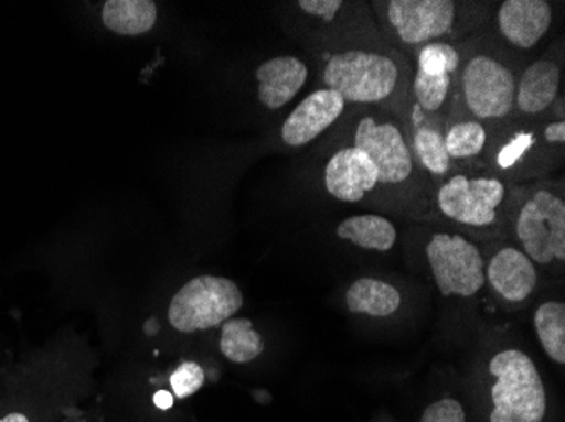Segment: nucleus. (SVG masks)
<instances>
[{"mask_svg": "<svg viewBox=\"0 0 565 422\" xmlns=\"http://www.w3.org/2000/svg\"><path fill=\"white\" fill-rule=\"evenodd\" d=\"M412 69L398 51L384 44H351L327 58L322 82L345 105L386 110L409 123Z\"/></svg>", "mask_w": 565, "mask_h": 422, "instance_id": "obj_3", "label": "nucleus"}, {"mask_svg": "<svg viewBox=\"0 0 565 422\" xmlns=\"http://www.w3.org/2000/svg\"><path fill=\"white\" fill-rule=\"evenodd\" d=\"M205 386V370L196 361H183L170 376V387L178 399L192 398Z\"/></svg>", "mask_w": 565, "mask_h": 422, "instance_id": "obj_27", "label": "nucleus"}, {"mask_svg": "<svg viewBox=\"0 0 565 422\" xmlns=\"http://www.w3.org/2000/svg\"><path fill=\"white\" fill-rule=\"evenodd\" d=\"M542 136L545 142L552 148L564 149L565 145V120L564 119H547L542 126Z\"/></svg>", "mask_w": 565, "mask_h": 422, "instance_id": "obj_30", "label": "nucleus"}, {"mask_svg": "<svg viewBox=\"0 0 565 422\" xmlns=\"http://www.w3.org/2000/svg\"><path fill=\"white\" fill-rule=\"evenodd\" d=\"M456 75H427L417 69L412 80V97L422 116L446 123L452 105Z\"/></svg>", "mask_w": 565, "mask_h": 422, "instance_id": "obj_23", "label": "nucleus"}, {"mask_svg": "<svg viewBox=\"0 0 565 422\" xmlns=\"http://www.w3.org/2000/svg\"><path fill=\"white\" fill-rule=\"evenodd\" d=\"M561 84L562 66L558 59L545 56L530 63L520 72L516 82L515 119H548L557 104Z\"/></svg>", "mask_w": 565, "mask_h": 422, "instance_id": "obj_14", "label": "nucleus"}, {"mask_svg": "<svg viewBox=\"0 0 565 422\" xmlns=\"http://www.w3.org/2000/svg\"><path fill=\"white\" fill-rule=\"evenodd\" d=\"M484 279L491 293L508 307H520L530 301L539 285V268L515 244H486Z\"/></svg>", "mask_w": 565, "mask_h": 422, "instance_id": "obj_12", "label": "nucleus"}, {"mask_svg": "<svg viewBox=\"0 0 565 422\" xmlns=\"http://www.w3.org/2000/svg\"><path fill=\"white\" fill-rule=\"evenodd\" d=\"M62 422H106V419L100 411L81 405V408L72 409Z\"/></svg>", "mask_w": 565, "mask_h": 422, "instance_id": "obj_31", "label": "nucleus"}, {"mask_svg": "<svg viewBox=\"0 0 565 422\" xmlns=\"http://www.w3.org/2000/svg\"><path fill=\"white\" fill-rule=\"evenodd\" d=\"M258 98L266 109L290 104L308 80V66L295 56H276L256 69Z\"/></svg>", "mask_w": 565, "mask_h": 422, "instance_id": "obj_17", "label": "nucleus"}, {"mask_svg": "<svg viewBox=\"0 0 565 422\" xmlns=\"http://www.w3.org/2000/svg\"><path fill=\"white\" fill-rule=\"evenodd\" d=\"M420 422H466V411L456 399L444 398L425 409Z\"/></svg>", "mask_w": 565, "mask_h": 422, "instance_id": "obj_28", "label": "nucleus"}, {"mask_svg": "<svg viewBox=\"0 0 565 422\" xmlns=\"http://www.w3.org/2000/svg\"><path fill=\"white\" fill-rule=\"evenodd\" d=\"M447 154L457 166H478L490 141V130L476 120L447 117L444 123Z\"/></svg>", "mask_w": 565, "mask_h": 422, "instance_id": "obj_20", "label": "nucleus"}, {"mask_svg": "<svg viewBox=\"0 0 565 422\" xmlns=\"http://www.w3.org/2000/svg\"><path fill=\"white\" fill-rule=\"evenodd\" d=\"M345 101L338 91L320 88L308 95L281 126V139L290 148L310 144L341 119Z\"/></svg>", "mask_w": 565, "mask_h": 422, "instance_id": "obj_15", "label": "nucleus"}, {"mask_svg": "<svg viewBox=\"0 0 565 422\" xmlns=\"http://www.w3.org/2000/svg\"><path fill=\"white\" fill-rule=\"evenodd\" d=\"M158 9L151 0H109L102 9L107 30L122 36L148 33L157 24Z\"/></svg>", "mask_w": 565, "mask_h": 422, "instance_id": "obj_22", "label": "nucleus"}, {"mask_svg": "<svg viewBox=\"0 0 565 422\" xmlns=\"http://www.w3.org/2000/svg\"><path fill=\"white\" fill-rule=\"evenodd\" d=\"M339 239L361 249L388 252L398 239L395 224L376 214L352 215L335 228Z\"/></svg>", "mask_w": 565, "mask_h": 422, "instance_id": "obj_21", "label": "nucleus"}, {"mask_svg": "<svg viewBox=\"0 0 565 422\" xmlns=\"http://www.w3.org/2000/svg\"><path fill=\"white\" fill-rule=\"evenodd\" d=\"M522 69L493 36L471 37L460 44L449 117L476 120L488 130L515 119L516 82Z\"/></svg>", "mask_w": 565, "mask_h": 422, "instance_id": "obj_4", "label": "nucleus"}, {"mask_svg": "<svg viewBox=\"0 0 565 422\" xmlns=\"http://www.w3.org/2000/svg\"><path fill=\"white\" fill-rule=\"evenodd\" d=\"M513 190L515 184L481 166H457L446 180L431 186L428 221L476 244L508 240Z\"/></svg>", "mask_w": 565, "mask_h": 422, "instance_id": "obj_2", "label": "nucleus"}, {"mask_svg": "<svg viewBox=\"0 0 565 422\" xmlns=\"http://www.w3.org/2000/svg\"><path fill=\"white\" fill-rule=\"evenodd\" d=\"M428 266L444 297H472L484 288V252L456 231H435L427 246Z\"/></svg>", "mask_w": 565, "mask_h": 422, "instance_id": "obj_11", "label": "nucleus"}, {"mask_svg": "<svg viewBox=\"0 0 565 422\" xmlns=\"http://www.w3.org/2000/svg\"><path fill=\"white\" fill-rule=\"evenodd\" d=\"M244 306L239 285L222 275H199L178 289L168 322L180 333L207 332L233 318Z\"/></svg>", "mask_w": 565, "mask_h": 422, "instance_id": "obj_10", "label": "nucleus"}, {"mask_svg": "<svg viewBox=\"0 0 565 422\" xmlns=\"http://www.w3.org/2000/svg\"><path fill=\"white\" fill-rule=\"evenodd\" d=\"M87 396L68 355L47 348L4 374L0 387V422H62Z\"/></svg>", "mask_w": 565, "mask_h": 422, "instance_id": "obj_5", "label": "nucleus"}, {"mask_svg": "<svg viewBox=\"0 0 565 422\" xmlns=\"http://www.w3.org/2000/svg\"><path fill=\"white\" fill-rule=\"evenodd\" d=\"M351 144L366 152L377 170L373 205L415 221H428L431 183L418 166L412 148V129L386 110H359Z\"/></svg>", "mask_w": 565, "mask_h": 422, "instance_id": "obj_1", "label": "nucleus"}, {"mask_svg": "<svg viewBox=\"0 0 565 422\" xmlns=\"http://www.w3.org/2000/svg\"><path fill=\"white\" fill-rule=\"evenodd\" d=\"M342 0H300L298 8L305 14L313 15V18L322 19L326 22H332L338 18L339 12L344 8Z\"/></svg>", "mask_w": 565, "mask_h": 422, "instance_id": "obj_29", "label": "nucleus"}, {"mask_svg": "<svg viewBox=\"0 0 565 422\" xmlns=\"http://www.w3.org/2000/svg\"><path fill=\"white\" fill-rule=\"evenodd\" d=\"M554 22V8L547 0H504L498 8V34L515 50H533Z\"/></svg>", "mask_w": 565, "mask_h": 422, "instance_id": "obj_16", "label": "nucleus"}, {"mask_svg": "<svg viewBox=\"0 0 565 422\" xmlns=\"http://www.w3.org/2000/svg\"><path fill=\"white\" fill-rule=\"evenodd\" d=\"M494 379L490 422H544L547 392L539 368L525 351L507 348L488 365Z\"/></svg>", "mask_w": 565, "mask_h": 422, "instance_id": "obj_9", "label": "nucleus"}, {"mask_svg": "<svg viewBox=\"0 0 565 422\" xmlns=\"http://www.w3.org/2000/svg\"><path fill=\"white\" fill-rule=\"evenodd\" d=\"M409 129H412V148H414L418 166L422 167L431 186L446 180L457 170V164H454L447 154L444 122L425 116L420 119L409 117Z\"/></svg>", "mask_w": 565, "mask_h": 422, "instance_id": "obj_18", "label": "nucleus"}, {"mask_svg": "<svg viewBox=\"0 0 565 422\" xmlns=\"http://www.w3.org/2000/svg\"><path fill=\"white\" fill-rule=\"evenodd\" d=\"M533 328L547 357L554 364H565V304L545 301L533 314Z\"/></svg>", "mask_w": 565, "mask_h": 422, "instance_id": "obj_25", "label": "nucleus"}, {"mask_svg": "<svg viewBox=\"0 0 565 422\" xmlns=\"http://www.w3.org/2000/svg\"><path fill=\"white\" fill-rule=\"evenodd\" d=\"M398 289L390 282L374 278H359L349 285L345 306L352 314H366L371 318H388L402 306Z\"/></svg>", "mask_w": 565, "mask_h": 422, "instance_id": "obj_19", "label": "nucleus"}, {"mask_svg": "<svg viewBox=\"0 0 565 422\" xmlns=\"http://www.w3.org/2000/svg\"><path fill=\"white\" fill-rule=\"evenodd\" d=\"M510 239L536 268L565 262L564 184L555 181L515 184L510 209Z\"/></svg>", "mask_w": 565, "mask_h": 422, "instance_id": "obj_6", "label": "nucleus"}, {"mask_svg": "<svg viewBox=\"0 0 565 422\" xmlns=\"http://www.w3.org/2000/svg\"><path fill=\"white\" fill-rule=\"evenodd\" d=\"M323 184L332 198L342 203H371L377 190V170L366 152L345 145L330 155Z\"/></svg>", "mask_w": 565, "mask_h": 422, "instance_id": "obj_13", "label": "nucleus"}, {"mask_svg": "<svg viewBox=\"0 0 565 422\" xmlns=\"http://www.w3.org/2000/svg\"><path fill=\"white\" fill-rule=\"evenodd\" d=\"M384 30L406 47H418L434 41L456 43L460 34L475 28V19L466 14L469 6L454 0H388L373 2Z\"/></svg>", "mask_w": 565, "mask_h": 422, "instance_id": "obj_8", "label": "nucleus"}, {"mask_svg": "<svg viewBox=\"0 0 565 422\" xmlns=\"http://www.w3.org/2000/svg\"><path fill=\"white\" fill-rule=\"evenodd\" d=\"M218 348L228 361L244 365L262 357L266 343L262 333L254 329L250 320L231 318L222 323Z\"/></svg>", "mask_w": 565, "mask_h": 422, "instance_id": "obj_24", "label": "nucleus"}, {"mask_svg": "<svg viewBox=\"0 0 565 422\" xmlns=\"http://www.w3.org/2000/svg\"><path fill=\"white\" fill-rule=\"evenodd\" d=\"M2 379H4V374L0 372V387H2Z\"/></svg>", "mask_w": 565, "mask_h": 422, "instance_id": "obj_32", "label": "nucleus"}, {"mask_svg": "<svg viewBox=\"0 0 565 422\" xmlns=\"http://www.w3.org/2000/svg\"><path fill=\"white\" fill-rule=\"evenodd\" d=\"M460 63V44L434 41L417 50V69L427 75H456Z\"/></svg>", "mask_w": 565, "mask_h": 422, "instance_id": "obj_26", "label": "nucleus"}, {"mask_svg": "<svg viewBox=\"0 0 565 422\" xmlns=\"http://www.w3.org/2000/svg\"><path fill=\"white\" fill-rule=\"evenodd\" d=\"M544 120L513 119L490 130V141L478 166L511 184L542 180L557 166L564 149H555L542 136Z\"/></svg>", "mask_w": 565, "mask_h": 422, "instance_id": "obj_7", "label": "nucleus"}]
</instances>
